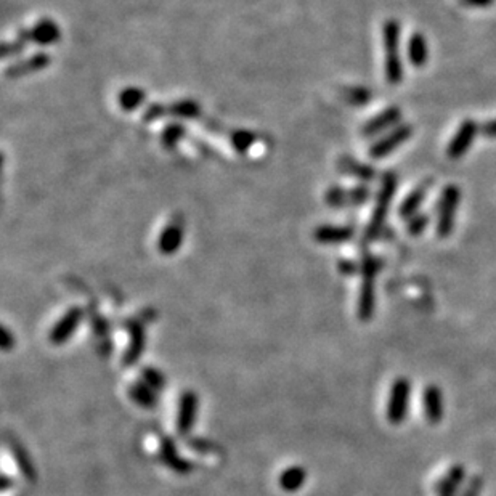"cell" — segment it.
I'll return each mask as SVG.
<instances>
[{
	"label": "cell",
	"mask_w": 496,
	"mask_h": 496,
	"mask_svg": "<svg viewBox=\"0 0 496 496\" xmlns=\"http://www.w3.org/2000/svg\"><path fill=\"white\" fill-rule=\"evenodd\" d=\"M159 460H161L165 467L174 470L179 475H188L192 470H195V464L179 455L174 438L170 437L161 438V443H159Z\"/></svg>",
	"instance_id": "10"
},
{
	"label": "cell",
	"mask_w": 496,
	"mask_h": 496,
	"mask_svg": "<svg viewBox=\"0 0 496 496\" xmlns=\"http://www.w3.org/2000/svg\"><path fill=\"white\" fill-rule=\"evenodd\" d=\"M461 200V190L455 183L443 187L438 196V201L435 205L437 212V224H435V233L438 238H448L455 230V222H456V211L460 206Z\"/></svg>",
	"instance_id": "3"
},
{
	"label": "cell",
	"mask_w": 496,
	"mask_h": 496,
	"mask_svg": "<svg viewBox=\"0 0 496 496\" xmlns=\"http://www.w3.org/2000/svg\"><path fill=\"white\" fill-rule=\"evenodd\" d=\"M305 480H307V470L304 466H289L286 467L278 477V485L286 493H296L304 487Z\"/></svg>",
	"instance_id": "23"
},
{
	"label": "cell",
	"mask_w": 496,
	"mask_h": 496,
	"mask_svg": "<svg viewBox=\"0 0 496 496\" xmlns=\"http://www.w3.org/2000/svg\"><path fill=\"white\" fill-rule=\"evenodd\" d=\"M183 135H185V129H183L182 125H179V124L169 125L167 129L162 132V145L169 150L174 148L177 142H179Z\"/></svg>",
	"instance_id": "32"
},
{
	"label": "cell",
	"mask_w": 496,
	"mask_h": 496,
	"mask_svg": "<svg viewBox=\"0 0 496 496\" xmlns=\"http://www.w3.org/2000/svg\"><path fill=\"white\" fill-rule=\"evenodd\" d=\"M324 201H326V205L329 207L334 209H342V207H348V195H347V188H342L339 185L329 187L326 195H324Z\"/></svg>",
	"instance_id": "29"
},
{
	"label": "cell",
	"mask_w": 496,
	"mask_h": 496,
	"mask_svg": "<svg viewBox=\"0 0 496 496\" xmlns=\"http://www.w3.org/2000/svg\"><path fill=\"white\" fill-rule=\"evenodd\" d=\"M232 142L238 151H246L254 143V135L247 130H237L233 132Z\"/></svg>",
	"instance_id": "34"
},
{
	"label": "cell",
	"mask_w": 496,
	"mask_h": 496,
	"mask_svg": "<svg viewBox=\"0 0 496 496\" xmlns=\"http://www.w3.org/2000/svg\"><path fill=\"white\" fill-rule=\"evenodd\" d=\"M480 132H482V135H483V137L496 138V119L487 120L485 124H482V125H480Z\"/></svg>",
	"instance_id": "40"
},
{
	"label": "cell",
	"mask_w": 496,
	"mask_h": 496,
	"mask_svg": "<svg viewBox=\"0 0 496 496\" xmlns=\"http://www.w3.org/2000/svg\"><path fill=\"white\" fill-rule=\"evenodd\" d=\"M200 413V397L195 391L182 392L177 410L175 429L180 435H188L193 430Z\"/></svg>",
	"instance_id": "8"
},
{
	"label": "cell",
	"mask_w": 496,
	"mask_h": 496,
	"mask_svg": "<svg viewBox=\"0 0 496 496\" xmlns=\"http://www.w3.org/2000/svg\"><path fill=\"white\" fill-rule=\"evenodd\" d=\"M400 120H402V110L397 106H389L381 111L378 116L366 120L363 127H361V135L366 138H373L379 135V133L392 130L393 127L402 124Z\"/></svg>",
	"instance_id": "11"
},
{
	"label": "cell",
	"mask_w": 496,
	"mask_h": 496,
	"mask_svg": "<svg viewBox=\"0 0 496 496\" xmlns=\"http://www.w3.org/2000/svg\"><path fill=\"white\" fill-rule=\"evenodd\" d=\"M374 310H376V278L363 277L357 304L358 320L363 323L370 321L374 316Z\"/></svg>",
	"instance_id": "14"
},
{
	"label": "cell",
	"mask_w": 496,
	"mask_h": 496,
	"mask_svg": "<svg viewBox=\"0 0 496 496\" xmlns=\"http://www.w3.org/2000/svg\"><path fill=\"white\" fill-rule=\"evenodd\" d=\"M432 187H434V180L425 179L419 183L418 187L413 188L411 192L406 195V198L402 201V205H400L398 207V217L403 220H410L413 215H416L424 200L428 198Z\"/></svg>",
	"instance_id": "13"
},
{
	"label": "cell",
	"mask_w": 496,
	"mask_h": 496,
	"mask_svg": "<svg viewBox=\"0 0 496 496\" xmlns=\"http://www.w3.org/2000/svg\"><path fill=\"white\" fill-rule=\"evenodd\" d=\"M353 237V227L348 225H321L314 232V238L321 244H342Z\"/></svg>",
	"instance_id": "18"
},
{
	"label": "cell",
	"mask_w": 496,
	"mask_h": 496,
	"mask_svg": "<svg viewBox=\"0 0 496 496\" xmlns=\"http://www.w3.org/2000/svg\"><path fill=\"white\" fill-rule=\"evenodd\" d=\"M26 41H24V37L21 34H18V39L14 41V42H7L4 46V58H9V56L11 55H16V53H20L23 52V48L24 46H26Z\"/></svg>",
	"instance_id": "35"
},
{
	"label": "cell",
	"mask_w": 496,
	"mask_h": 496,
	"mask_svg": "<svg viewBox=\"0 0 496 496\" xmlns=\"http://www.w3.org/2000/svg\"><path fill=\"white\" fill-rule=\"evenodd\" d=\"M145 92L140 91L138 87H127L125 91L119 95V105L124 111H133L143 103Z\"/></svg>",
	"instance_id": "26"
},
{
	"label": "cell",
	"mask_w": 496,
	"mask_h": 496,
	"mask_svg": "<svg viewBox=\"0 0 496 496\" xmlns=\"http://www.w3.org/2000/svg\"><path fill=\"white\" fill-rule=\"evenodd\" d=\"M479 130L480 125L477 124L474 119L463 120L460 127H458V130L455 132L453 138H451L450 143L447 145V150H445L447 157L451 159V161L461 159L469 151L470 146H472Z\"/></svg>",
	"instance_id": "7"
},
{
	"label": "cell",
	"mask_w": 496,
	"mask_h": 496,
	"mask_svg": "<svg viewBox=\"0 0 496 496\" xmlns=\"http://www.w3.org/2000/svg\"><path fill=\"white\" fill-rule=\"evenodd\" d=\"M483 485H485L483 477L479 474H475V475L470 477L466 485H464L460 496H480L483 492Z\"/></svg>",
	"instance_id": "33"
},
{
	"label": "cell",
	"mask_w": 496,
	"mask_h": 496,
	"mask_svg": "<svg viewBox=\"0 0 496 496\" xmlns=\"http://www.w3.org/2000/svg\"><path fill=\"white\" fill-rule=\"evenodd\" d=\"M338 169L342 174L355 177V179H358L361 182H371L376 179V170H374V167L360 162L351 156H342L338 162Z\"/></svg>",
	"instance_id": "22"
},
{
	"label": "cell",
	"mask_w": 496,
	"mask_h": 496,
	"mask_svg": "<svg viewBox=\"0 0 496 496\" xmlns=\"http://www.w3.org/2000/svg\"><path fill=\"white\" fill-rule=\"evenodd\" d=\"M373 93L366 87H347L342 91V98L346 103L353 106H365L371 100Z\"/></svg>",
	"instance_id": "27"
},
{
	"label": "cell",
	"mask_w": 496,
	"mask_h": 496,
	"mask_svg": "<svg viewBox=\"0 0 496 496\" xmlns=\"http://www.w3.org/2000/svg\"><path fill=\"white\" fill-rule=\"evenodd\" d=\"M400 37H402V26L397 20L384 21L383 24V43L386 52L384 73L386 81L392 86H397L403 81L405 68L402 56H400Z\"/></svg>",
	"instance_id": "1"
},
{
	"label": "cell",
	"mask_w": 496,
	"mask_h": 496,
	"mask_svg": "<svg viewBox=\"0 0 496 496\" xmlns=\"http://www.w3.org/2000/svg\"><path fill=\"white\" fill-rule=\"evenodd\" d=\"M125 329L129 333V346L123 355V365L133 366L138 363L146 348V333L142 321L130 320L125 323Z\"/></svg>",
	"instance_id": "9"
},
{
	"label": "cell",
	"mask_w": 496,
	"mask_h": 496,
	"mask_svg": "<svg viewBox=\"0 0 496 496\" xmlns=\"http://www.w3.org/2000/svg\"><path fill=\"white\" fill-rule=\"evenodd\" d=\"M167 113L175 118H196L200 114V106L195 101L183 100L167 106Z\"/></svg>",
	"instance_id": "28"
},
{
	"label": "cell",
	"mask_w": 496,
	"mask_h": 496,
	"mask_svg": "<svg viewBox=\"0 0 496 496\" xmlns=\"http://www.w3.org/2000/svg\"><path fill=\"white\" fill-rule=\"evenodd\" d=\"M183 241V219L174 217L172 222L164 228V232L159 237L157 249L164 256H172L174 252L180 249Z\"/></svg>",
	"instance_id": "16"
},
{
	"label": "cell",
	"mask_w": 496,
	"mask_h": 496,
	"mask_svg": "<svg viewBox=\"0 0 496 496\" xmlns=\"http://www.w3.org/2000/svg\"><path fill=\"white\" fill-rule=\"evenodd\" d=\"M397 185H398V179L396 172H386L383 175V179H381V187L376 196V207H374L371 219L370 222H368L366 230H365V241H368V243H373V241L378 239L381 237V233H383L386 220H387V214H389Z\"/></svg>",
	"instance_id": "2"
},
{
	"label": "cell",
	"mask_w": 496,
	"mask_h": 496,
	"mask_svg": "<svg viewBox=\"0 0 496 496\" xmlns=\"http://www.w3.org/2000/svg\"><path fill=\"white\" fill-rule=\"evenodd\" d=\"M86 311L79 305L69 309L65 315H63L58 321L53 324V328L48 333V342L53 346H63L73 338L76 329L81 326V323L84 321Z\"/></svg>",
	"instance_id": "6"
},
{
	"label": "cell",
	"mask_w": 496,
	"mask_h": 496,
	"mask_svg": "<svg viewBox=\"0 0 496 496\" xmlns=\"http://www.w3.org/2000/svg\"><path fill=\"white\" fill-rule=\"evenodd\" d=\"M18 34H21L26 42H36L39 46H50L60 41V29L56 26V23L52 20H41L36 24L33 29L20 31Z\"/></svg>",
	"instance_id": "15"
},
{
	"label": "cell",
	"mask_w": 496,
	"mask_h": 496,
	"mask_svg": "<svg viewBox=\"0 0 496 496\" xmlns=\"http://www.w3.org/2000/svg\"><path fill=\"white\" fill-rule=\"evenodd\" d=\"M14 485H15V480L11 479L9 474H2V479H0V490H2V492H9Z\"/></svg>",
	"instance_id": "41"
},
{
	"label": "cell",
	"mask_w": 496,
	"mask_h": 496,
	"mask_svg": "<svg viewBox=\"0 0 496 496\" xmlns=\"http://www.w3.org/2000/svg\"><path fill=\"white\" fill-rule=\"evenodd\" d=\"M406 56L415 68H424L429 61V43L421 33H413L406 42Z\"/></svg>",
	"instance_id": "19"
},
{
	"label": "cell",
	"mask_w": 496,
	"mask_h": 496,
	"mask_svg": "<svg viewBox=\"0 0 496 496\" xmlns=\"http://www.w3.org/2000/svg\"><path fill=\"white\" fill-rule=\"evenodd\" d=\"M411 397V383L406 378H397L391 387L389 400H387L386 418L392 425H400L406 415Z\"/></svg>",
	"instance_id": "4"
},
{
	"label": "cell",
	"mask_w": 496,
	"mask_h": 496,
	"mask_svg": "<svg viewBox=\"0 0 496 496\" xmlns=\"http://www.w3.org/2000/svg\"><path fill=\"white\" fill-rule=\"evenodd\" d=\"M15 336L7 326H2V338H0V347H2L4 352H9L15 347Z\"/></svg>",
	"instance_id": "37"
},
{
	"label": "cell",
	"mask_w": 496,
	"mask_h": 496,
	"mask_svg": "<svg viewBox=\"0 0 496 496\" xmlns=\"http://www.w3.org/2000/svg\"><path fill=\"white\" fill-rule=\"evenodd\" d=\"M460 5L467 9H485L490 7V5H493L495 0H458Z\"/></svg>",
	"instance_id": "39"
},
{
	"label": "cell",
	"mask_w": 496,
	"mask_h": 496,
	"mask_svg": "<svg viewBox=\"0 0 496 496\" xmlns=\"http://www.w3.org/2000/svg\"><path fill=\"white\" fill-rule=\"evenodd\" d=\"M413 132H415V129H413L411 124H398L397 127H393L392 130L387 132L386 135L376 140V142L370 146V150H368V155H370L371 159H383L389 156L391 153H393L403 143L408 142L413 137Z\"/></svg>",
	"instance_id": "5"
},
{
	"label": "cell",
	"mask_w": 496,
	"mask_h": 496,
	"mask_svg": "<svg viewBox=\"0 0 496 496\" xmlns=\"http://www.w3.org/2000/svg\"><path fill=\"white\" fill-rule=\"evenodd\" d=\"M430 224V215L428 212H418L410 220H406V233L410 237H419L425 232Z\"/></svg>",
	"instance_id": "30"
},
{
	"label": "cell",
	"mask_w": 496,
	"mask_h": 496,
	"mask_svg": "<svg viewBox=\"0 0 496 496\" xmlns=\"http://www.w3.org/2000/svg\"><path fill=\"white\" fill-rule=\"evenodd\" d=\"M347 195H348V207L363 206L371 196L370 188H368L366 185H357V187L347 188Z\"/></svg>",
	"instance_id": "31"
},
{
	"label": "cell",
	"mask_w": 496,
	"mask_h": 496,
	"mask_svg": "<svg viewBox=\"0 0 496 496\" xmlns=\"http://www.w3.org/2000/svg\"><path fill=\"white\" fill-rule=\"evenodd\" d=\"M140 379H142L145 384L153 387L156 392L164 391L165 386H167V378H165V374L155 366H143L142 371H140Z\"/></svg>",
	"instance_id": "25"
},
{
	"label": "cell",
	"mask_w": 496,
	"mask_h": 496,
	"mask_svg": "<svg viewBox=\"0 0 496 496\" xmlns=\"http://www.w3.org/2000/svg\"><path fill=\"white\" fill-rule=\"evenodd\" d=\"M9 447H10L11 455H14V458H15L16 466H18V469H20L21 475L26 480L34 482L36 480V467H34L33 460H31V456L26 451V448H24L20 442H16L15 438H11V437H9Z\"/></svg>",
	"instance_id": "24"
},
{
	"label": "cell",
	"mask_w": 496,
	"mask_h": 496,
	"mask_svg": "<svg viewBox=\"0 0 496 496\" xmlns=\"http://www.w3.org/2000/svg\"><path fill=\"white\" fill-rule=\"evenodd\" d=\"M48 63H50L48 55L37 53V55L31 56V58H28V60L18 61V63H15V65H11L5 74H7V78H10V79L23 78V76H28L31 73H37V71H41V69L47 68Z\"/></svg>",
	"instance_id": "21"
},
{
	"label": "cell",
	"mask_w": 496,
	"mask_h": 496,
	"mask_svg": "<svg viewBox=\"0 0 496 496\" xmlns=\"http://www.w3.org/2000/svg\"><path fill=\"white\" fill-rule=\"evenodd\" d=\"M162 116H169L167 106L156 103V105H151L148 110L145 111L143 119L146 120V123H153V120H157L159 118H162Z\"/></svg>",
	"instance_id": "36"
},
{
	"label": "cell",
	"mask_w": 496,
	"mask_h": 496,
	"mask_svg": "<svg viewBox=\"0 0 496 496\" xmlns=\"http://www.w3.org/2000/svg\"><path fill=\"white\" fill-rule=\"evenodd\" d=\"M423 411L430 425H437L443 419V393L438 386L430 384L423 391Z\"/></svg>",
	"instance_id": "12"
},
{
	"label": "cell",
	"mask_w": 496,
	"mask_h": 496,
	"mask_svg": "<svg viewBox=\"0 0 496 496\" xmlns=\"http://www.w3.org/2000/svg\"><path fill=\"white\" fill-rule=\"evenodd\" d=\"M339 272L342 273V275L352 277L355 275V273H360V264L351 259H344L339 262Z\"/></svg>",
	"instance_id": "38"
},
{
	"label": "cell",
	"mask_w": 496,
	"mask_h": 496,
	"mask_svg": "<svg viewBox=\"0 0 496 496\" xmlns=\"http://www.w3.org/2000/svg\"><path fill=\"white\" fill-rule=\"evenodd\" d=\"M127 396H129L133 403L142 406L145 410L156 408L159 402L157 392L148 384H145L142 379L133 381V383L127 387Z\"/></svg>",
	"instance_id": "20"
},
{
	"label": "cell",
	"mask_w": 496,
	"mask_h": 496,
	"mask_svg": "<svg viewBox=\"0 0 496 496\" xmlns=\"http://www.w3.org/2000/svg\"><path fill=\"white\" fill-rule=\"evenodd\" d=\"M466 480V467L461 464L451 466L435 485L437 496H460V488Z\"/></svg>",
	"instance_id": "17"
}]
</instances>
